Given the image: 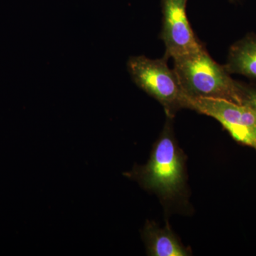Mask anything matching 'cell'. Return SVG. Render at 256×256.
Segmentation results:
<instances>
[{
  "instance_id": "obj_1",
  "label": "cell",
  "mask_w": 256,
  "mask_h": 256,
  "mask_svg": "<svg viewBox=\"0 0 256 256\" xmlns=\"http://www.w3.org/2000/svg\"><path fill=\"white\" fill-rule=\"evenodd\" d=\"M174 70L186 96L242 104V84L236 82L206 48L173 58Z\"/></svg>"
},
{
  "instance_id": "obj_2",
  "label": "cell",
  "mask_w": 256,
  "mask_h": 256,
  "mask_svg": "<svg viewBox=\"0 0 256 256\" xmlns=\"http://www.w3.org/2000/svg\"><path fill=\"white\" fill-rule=\"evenodd\" d=\"M168 124L154 144L148 164L134 168L126 174L137 180L146 190L156 192L165 198L176 196L184 184V165Z\"/></svg>"
},
{
  "instance_id": "obj_3",
  "label": "cell",
  "mask_w": 256,
  "mask_h": 256,
  "mask_svg": "<svg viewBox=\"0 0 256 256\" xmlns=\"http://www.w3.org/2000/svg\"><path fill=\"white\" fill-rule=\"evenodd\" d=\"M128 70L138 87L159 101L171 117L176 110L188 107V96L180 85L174 69H170L168 60H151L144 56L128 60Z\"/></svg>"
},
{
  "instance_id": "obj_4",
  "label": "cell",
  "mask_w": 256,
  "mask_h": 256,
  "mask_svg": "<svg viewBox=\"0 0 256 256\" xmlns=\"http://www.w3.org/2000/svg\"><path fill=\"white\" fill-rule=\"evenodd\" d=\"M186 108L216 120L235 140L256 150V118L247 106L224 99L188 96Z\"/></svg>"
},
{
  "instance_id": "obj_5",
  "label": "cell",
  "mask_w": 256,
  "mask_h": 256,
  "mask_svg": "<svg viewBox=\"0 0 256 256\" xmlns=\"http://www.w3.org/2000/svg\"><path fill=\"white\" fill-rule=\"evenodd\" d=\"M188 0H161L162 28L160 38L165 45L164 58H178L204 48L197 40L186 15Z\"/></svg>"
},
{
  "instance_id": "obj_6",
  "label": "cell",
  "mask_w": 256,
  "mask_h": 256,
  "mask_svg": "<svg viewBox=\"0 0 256 256\" xmlns=\"http://www.w3.org/2000/svg\"><path fill=\"white\" fill-rule=\"evenodd\" d=\"M228 73L240 74L256 80V34H248L229 48L224 66Z\"/></svg>"
},
{
  "instance_id": "obj_7",
  "label": "cell",
  "mask_w": 256,
  "mask_h": 256,
  "mask_svg": "<svg viewBox=\"0 0 256 256\" xmlns=\"http://www.w3.org/2000/svg\"><path fill=\"white\" fill-rule=\"evenodd\" d=\"M143 238L148 255L153 256H186L188 252L168 228H160L154 222H146Z\"/></svg>"
},
{
  "instance_id": "obj_8",
  "label": "cell",
  "mask_w": 256,
  "mask_h": 256,
  "mask_svg": "<svg viewBox=\"0 0 256 256\" xmlns=\"http://www.w3.org/2000/svg\"><path fill=\"white\" fill-rule=\"evenodd\" d=\"M242 104L252 110L256 118V88L242 84Z\"/></svg>"
},
{
  "instance_id": "obj_9",
  "label": "cell",
  "mask_w": 256,
  "mask_h": 256,
  "mask_svg": "<svg viewBox=\"0 0 256 256\" xmlns=\"http://www.w3.org/2000/svg\"><path fill=\"white\" fill-rule=\"evenodd\" d=\"M229 1L232 2H234L236 1V0H229Z\"/></svg>"
}]
</instances>
